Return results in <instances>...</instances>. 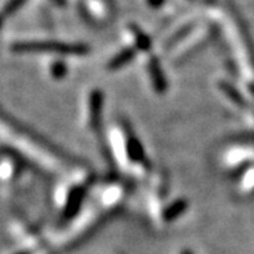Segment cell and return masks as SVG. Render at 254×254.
<instances>
[{
	"label": "cell",
	"instance_id": "obj_1",
	"mask_svg": "<svg viewBox=\"0 0 254 254\" xmlns=\"http://www.w3.org/2000/svg\"><path fill=\"white\" fill-rule=\"evenodd\" d=\"M116 136H118V144L120 147L116 155L125 157L123 161L127 165L137 168V171L145 173L150 168L148 160H147L141 141L137 138V136H134L131 128L127 126L126 123H120V127L116 131Z\"/></svg>",
	"mask_w": 254,
	"mask_h": 254
},
{
	"label": "cell",
	"instance_id": "obj_2",
	"mask_svg": "<svg viewBox=\"0 0 254 254\" xmlns=\"http://www.w3.org/2000/svg\"><path fill=\"white\" fill-rule=\"evenodd\" d=\"M0 120H3L6 125L9 127H11L14 131H17L20 134H23L24 137H27L28 140H31L33 143H36L40 147H43L44 150H47L48 153H51L53 155H55L58 160H61L64 164H68V165H73V167H81L83 165L82 161H79L78 158H75L72 155H69L68 153H65L64 150L61 148H58L57 145L53 144L50 140H47L46 137L41 136V134H38L36 130H33V128H30V127L24 126L23 123H20L17 119H14L13 116H10L9 113H6V112H3V110L0 109Z\"/></svg>",
	"mask_w": 254,
	"mask_h": 254
},
{
	"label": "cell",
	"instance_id": "obj_3",
	"mask_svg": "<svg viewBox=\"0 0 254 254\" xmlns=\"http://www.w3.org/2000/svg\"><path fill=\"white\" fill-rule=\"evenodd\" d=\"M85 196H86V188L85 187L78 185V187H75V188L71 190L69 196L66 199L65 209H64L63 212L64 220H69V219H72L78 213V210L81 209L82 202L85 199Z\"/></svg>",
	"mask_w": 254,
	"mask_h": 254
},
{
	"label": "cell",
	"instance_id": "obj_4",
	"mask_svg": "<svg viewBox=\"0 0 254 254\" xmlns=\"http://www.w3.org/2000/svg\"><path fill=\"white\" fill-rule=\"evenodd\" d=\"M148 73H150V79H151V86L155 93L163 95L164 92L167 91V81H165V76L161 69V65L155 58H153L148 63Z\"/></svg>",
	"mask_w": 254,
	"mask_h": 254
},
{
	"label": "cell",
	"instance_id": "obj_5",
	"mask_svg": "<svg viewBox=\"0 0 254 254\" xmlns=\"http://www.w3.org/2000/svg\"><path fill=\"white\" fill-rule=\"evenodd\" d=\"M188 209V202L185 199H177L171 202L170 205H167L165 208L161 210L160 218L163 223H171L174 220L182 216L185 213V210Z\"/></svg>",
	"mask_w": 254,
	"mask_h": 254
},
{
	"label": "cell",
	"instance_id": "obj_6",
	"mask_svg": "<svg viewBox=\"0 0 254 254\" xmlns=\"http://www.w3.org/2000/svg\"><path fill=\"white\" fill-rule=\"evenodd\" d=\"M133 57H134V51L133 50H123L116 57H113V60L109 64V69H113V71L120 69L123 65L130 63L133 60Z\"/></svg>",
	"mask_w": 254,
	"mask_h": 254
},
{
	"label": "cell",
	"instance_id": "obj_7",
	"mask_svg": "<svg viewBox=\"0 0 254 254\" xmlns=\"http://www.w3.org/2000/svg\"><path fill=\"white\" fill-rule=\"evenodd\" d=\"M150 3H151L153 6H160V4L163 3V0H150Z\"/></svg>",
	"mask_w": 254,
	"mask_h": 254
},
{
	"label": "cell",
	"instance_id": "obj_8",
	"mask_svg": "<svg viewBox=\"0 0 254 254\" xmlns=\"http://www.w3.org/2000/svg\"><path fill=\"white\" fill-rule=\"evenodd\" d=\"M180 254H193V252H190V249H184L180 252Z\"/></svg>",
	"mask_w": 254,
	"mask_h": 254
},
{
	"label": "cell",
	"instance_id": "obj_9",
	"mask_svg": "<svg viewBox=\"0 0 254 254\" xmlns=\"http://www.w3.org/2000/svg\"><path fill=\"white\" fill-rule=\"evenodd\" d=\"M17 254H28L27 252H21V253H17Z\"/></svg>",
	"mask_w": 254,
	"mask_h": 254
}]
</instances>
